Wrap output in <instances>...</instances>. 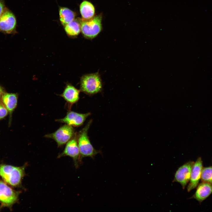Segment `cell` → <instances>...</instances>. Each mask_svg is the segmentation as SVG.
Here are the masks:
<instances>
[{
    "mask_svg": "<svg viewBox=\"0 0 212 212\" xmlns=\"http://www.w3.org/2000/svg\"><path fill=\"white\" fill-rule=\"evenodd\" d=\"M27 164L17 167L5 164H0V177L4 182L15 187L21 186L25 175V168Z\"/></svg>",
    "mask_w": 212,
    "mask_h": 212,
    "instance_id": "cell-1",
    "label": "cell"
},
{
    "mask_svg": "<svg viewBox=\"0 0 212 212\" xmlns=\"http://www.w3.org/2000/svg\"><path fill=\"white\" fill-rule=\"evenodd\" d=\"M102 20L101 14L94 16L89 19H80L81 32L84 37L92 39L97 37L102 28Z\"/></svg>",
    "mask_w": 212,
    "mask_h": 212,
    "instance_id": "cell-2",
    "label": "cell"
},
{
    "mask_svg": "<svg viewBox=\"0 0 212 212\" xmlns=\"http://www.w3.org/2000/svg\"><path fill=\"white\" fill-rule=\"evenodd\" d=\"M91 121H90L80 132L78 136V145L81 158L90 157L93 158L99 151L96 150L91 144L87 135Z\"/></svg>",
    "mask_w": 212,
    "mask_h": 212,
    "instance_id": "cell-3",
    "label": "cell"
},
{
    "mask_svg": "<svg viewBox=\"0 0 212 212\" xmlns=\"http://www.w3.org/2000/svg\"><path fill=\"white\" fill-rule=\"evenodd\" d=\"M81 90L86 93H97L102 90V85L100 77L97 73L85 74L81 78Z\"/></svg>",
    "mask_w": 212,
    "mask_h": 212,
    "instance_id": "cell-4",
    "label": "cell"
},
{
    "mask_svg": "<svg viewBox=\"0 0 212 212\" xmlns=\"http://www.w3.org/2000/svg\"><path fill=\"white\" fill-rule=\"evenodd\" d=\"M20 193L0 180V203L2 206L11 208L18 201Z\"/></svg>",
    "mask_w": 212,
    "mask_h": 212,
    "instance_id": "cell-5",
    "label": "cell"
},
{
    "mask_svg": "<svg viewBox=\"0 0 212 212\" xmlns=\"http://www.w3.org/2000/svg\"><path fill=\"white\" fill-rule=\"evenodd\" d=\"M74 133V129L72 127L66 124L60 127L54 132L46 135L45 137L54 139L59 147L67 143L72 137Z\"/></svg>",
    "mask_w": 212,
    "mask_h": 212,
    "instance_id": "cell-6",
    "label": "cell"
},
{
    "mask_svg": "<svg viewBox=\"0 0 212 212\" xmlns=\"http://www.w3.org/2000/svg\"><path fill=\"white\" fill-rule=\"evenodd\" d=\"M16 24L15 16L6 7L0 18V32L8 34L14 33L16 31Z\"/></svg>",
    "mask_w": 212,
    "mask_h": 212,
    "instance_id": "cell-7",
    "label": "cell"
},
{
    "mask_svg": "<svg viewBox=\"0 0 212 212\" xmlns=\"http://www.w3.org/2000/svg\"><path fill=\"white\" fill-rule=\"evenodd\" d=\"M68 156L73 160L74 165L77 168L82 160L78 148L77 142L75 138L70 140L67 143L63 151L58 155V158Z\"/></svg>",
    "mask_w": 212,
    "mask_h": 212,
    "instance_id": "cell-8",
    "label": "cell"
},
{
    "mask_svg": "<svg viewBox=\"0 0 212 212\" xmlns=\"http://www.w3.org/2000/svg\"><path fill=\"white\" fill-rule=\"evenodd\" d=\"M194 162L188 161L179 167L176 171L173 180L177 182L184 189L190 181L192 167Z\"/></svg>",
    "mask_w": 212,
    "mask_h": 212,
    "instance_id": "cell-9",
    "label": "cell"
},
{
    "mask_svg": "<svg viewBox=\"0 0 212 212\" xmlns=\"http://www.w3.org/2000/svg\"><path fill=\"white\" fill-rule=\"evenodd\" d=\"M203 168L201 158L199 157L194 163L192 167L190 182L187 188L188 192L194 189L198 186L201 178Z\"/></svg>",
    "mask_w": 212,
    "mask_h": 212,
    "instance_id": "cell-10",
    "label": "cell"
},
{
    "mask_svg": "<svg viewBox=\"0 0 212 212\" xmlns=\"http://www.w3.org/2000/svg\"><path fill=\"white\" fill-rule=\"evenodd\" d=\"M90 115V113L81 114L70 111L67 113L64 118L57 120L56 121L65 123L72 126H78L83 123L86 118Z\"/></svg>",
    "mask_w": 212,
    "mask_h": 212,
    "instance_id": "cell-11",
    "label": "cell"
},
{
    "mask_svg": "<svg viewBox=\"0 0 212 212\" xmlns=\"http://www.w3.org/2000/svg\"><path fill=\"white\" fill-rule=\"evenodd\" d=\"M18 95L15 93L5 92L3 94L1 101L8 110L9 115V124L11 123L12 113L16 107Z\"/></svg>",
    "mask_w": 212,
    "mask_h": 212,
    "instance_id": "cell-12",
    "label": "cell"
},
{
    "mask_svg": "<svg viewBox=\"0 0 212 212\" xmlns=\"http://www.w3.org/2000/svg\"><path fill=\"white\" fill-rule=\"evenodd\" d=\"M212 193V184L202 182L198 186L193 198L201 203Z\"/></svg>",
    "mask_w": 212,
    "mask_h": 212,
    "instance_id": "cell-13",
    "label": "cell"
},
{
    "mask_svg": "<svg viewBox=\"0 0 212 212\" xmlns=\"http://www.w3.org/2000/svg\"><path fill=\"white\" fill-rule=\"evenodd\" d=\"M80 91L69 83H67L61 96L67 102L73 104L79 99Z\"/></svg>",
    "mask_w": 212,
    "mask_h": 212,
    "instance_id": "cell-14",
    "label": "cell"
},
{
    "mask_svg": "<svg viewBox=\"0 0 212 212\" xmlns=\"http://www.w3.org/2000/svg\"><path fill=\"white\" fill-rule=\"evenodd\" d=\"M80 10L83 19H89L94 16L95 12V7L91 3L88 1H84L81 3Z\"/></svg>",
    "mask_w": 212,
    "mask_h": 212,
    "instance_id": "cell-15",
    "label": "cell"
},
{
    "mask_svg": "<svg viewBox=\"0 0 212 212\" xmlns=\"http://www.w3.org/2000/svg\"><path fill=\"white\" fill-rule=\"evenodd\" d=\"M64 26L67 35L71 37H75L78 35L81 32L80 19H74Z\"/></svg>",
    "mask_w": 212,
    "mask_h": 212,
    "instance_id": "cell-16",
    "label": "cell"
},
{
    "mask_svg": "<svg viewBox=\"0 0 212 212\" xmlns=\"http://www.w3.org/2000/svg\"><path fill=\"white\" fill-rule=\"evenodd\" d=\"M59 13L60 21L64 26L74 19L75 13L67 8L60 7Z\"/></svg>",
    "mask_w": 212,
    "mask_h": 212,
    "instance_id": "cell-17",
    "label": "cell"
},
{
    "mask_svg": "<svg viewBox=\"0 0 212 212\" xmlns=\"http://www.w3.org/2000/svg\"><path fill=\"white\" fill-rule=\"evenodd\" d=\"M201 178L202 182L212 184V166L203 168Z\"/></svg>",
    "mask_w": 212,
    "mask_h": 212,
    "instance_id": "cell-18",
    "label": "cell"
},
{
    "mask_svg": "<svg viewBox=\"0 0 212 212\" xmlns=\"http://www.w3.org/2000/svg\"><path fill=\"white\" fill-rule=\"evenodd\" d=\"M8 113L7 109L2 102L0 101V120L5 118Z\"/></svg>",
    "mask_w": 212,
    "mask_h": 212,
    "instance_id": "cell-19",
    "label": "cell"
},
{
    "mask_svg": "<svg viewBox=\"0 0 212 212\" xmlns=\"http://www.w3.org/2000/svg\"><path fill=\"white\" fill-rule=\"evenodd\" d=\"M5 8L4 1L2 0H0V18L4 12Z\"/></svg>",
    "mask_w": 212,
    "mask_h": 212,
    "instance_id": "cell-20",
    "label": "cell"
},
{
    "mask_svg": "<svg viewBox=\"0 0 212 212\" xmlns=\"http://www.w3.org/2000/svg\"><path fill=\"white\" fill-rule=\"evenodd\" d=\"M4 92L2 88L0 86V101L1 100L2 97Z\"/></svg>",
    "mask_w": 212,
    "mask_h": 212,
    "instance_id": "cell-21",
    "label": "cell"
}]
</instances>
